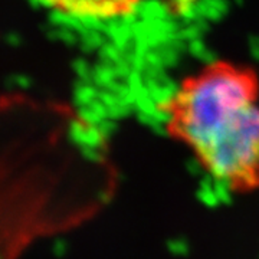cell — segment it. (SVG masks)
Returning <instances> with one entry per match:
<instances>
[{
  "instance_id": "cell-1",
  "label": "cell",
  "mask_w": 259,
  "mask_h": 259,
  "mask_svg": "<svg viewBox=\"0 0 259 259\" xmlns=\"http://www.w3.org/2000/svg\"><path fill=\"white\" fill-rule=\"evenodd\" d=\"M168 131L228 192H259L258 82L252 72L213 64L187 78L168 107Z\"/></svg>"
},
{
  "instance_id": "cell-2",
  "label": "cell",
  "mask_w": 259,
  "mask_h": 259,
  "mask_svg": "<svg viewBox=\"0 0 259 259\" xmlns=\"http://www.w3.org/2000/svg\"><path fill=\"white\" fill-rule=\"evenodd\" d=\"M59 13L85 20H108L128 15L139 0H39Z\"/></svg>"
},
{
  "instance_id": "cell-3",
  "label": "cell",
  "mask_w": 259,
  "mask_h": 259,
  "mask_svg": "<svg viewBox=\"0 0 259 259\" xmlns=\"http://www.w3.org/2000/svg\"><path fill=\"white\" fill-rule=\"evenodd\" d=\"M189 2H190V0H170V3L175 5V6H185Z\"/></svg>"
}]
</instances>
